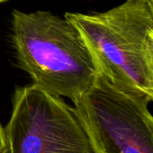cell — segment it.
<instances>
[{"mask_svg": "<svg viewBox=\"0 0 153 153\" xmlns=\"http://www.w3.org/2000/svg\"><path fill=\"white\" fill-rule=\"evenodd\" d=\"M18 64L44 91L75 103L99 73L81 33L68 19L46 11L12 14Z\"/></svg>", "mask_w": 153, "mask_h": 153, "instance_id": "obj_1", "label": "cell"}, {"mask_svg": "<svg viewBox=\"0 0 153 153\" xmlns=\"http://www.w3.org/2000/svg\"><path fill=\"white\" fill-rule=\"evenodd\" d=\"M88 46L99 73L153 101V16L147 2L126 0L104 13H67Z\"/></svg>", "mask_w": 153, "mask_h": 153, "instance_id": "obj_2", "label": "cell"}, {"mask_svg": "<svg viewBox=\"0 0 153 153\" xmlns=\"http://www.w3.org/2000/svg\"><path fill=\"white\" fill-rule=\"evenodd\" d=\"M7 153H97L75 107L33 83L16 89Z\"/></svg>", "mask_w": 153, "mask_h": 153, "instance_id": "obj_3", "label": "cell"}, {"mask_svg": "<svg viewBox=\"0 0 153 153\" xmlns=\"http://www.w3.org/2000/svg\"><path fill=\"white\" fill-rule=\"evenodd\" d=\"M142 95L98 73L74 104L97 153H153V114Z\"/></svg>", "mask_w": 153, "mask_h": 153, "instance_id": "obj_4", "label": "cell"}, {"mask_svg": "<svg viewBox=\"0 0 153 153\" xmlns=\"http://www.w3.org/2000/svg\"><path fill=\"white\" fill-rule=\"evenodd\" d=\"M0 153H7V139L5 129L0 123Z\"/></svg>", "mask_w": 153, "mask_h": 153, "instance_id": "obj_5", "label": "cell"}, {"mask_svg": "<svg viewBox=\"0 0 153 153\" xmlns=\"http://www.w3.org/2000/svg\"><path fill=\"white\" fill-rule=\"evenodd\" d=\"M149 40H150V42H151V44H152V46H153V26L149 29Z\"/></svg>", "mask_w": 153, "mask_h": 153, "instance_id": "obj_6", "label": "cell"}, {"mask_svg": "<svg viewBox=\"0 0 153 153\" xmlns=\"http://www.w3.org/2000/svg\"><path fill=\"white\" fill-rule=\"evenodd\" d=\"M147 4H148V6H149V10H150L152 16H153V0H148V1H147Z\"/></svg>", "mask_w": 153, "mask_h": 153, "instance_id": "obj_7", "label": "cell"}, {"mask_svg": "<svg viewBox=\"0 0 153 153\" xmlns=\"http://www.w3.org/2000/svg\"><path fill=\"white\" fill-rule=\"evenodd\" d=\"M8 0H0V3H4V2H7Z\"/></svg>", "mask_w": 153, "mask_h": 153, "instance_id": "obj_8", "label": "cell"}, {"mask_svg": "<svg viewBox=\"0 0 153 153\" xmlns=\"http://www.w3.org/2000/svg\"><path fill=\"white\" fill-rule=\"evenodd\" d=\"M139 1H143V2H147L148 0H139Z\"/></svg>", "mask_w": 153, "mask_h": 153, "instance_id": "obj_9", "label": "cell"}]
</instances>
